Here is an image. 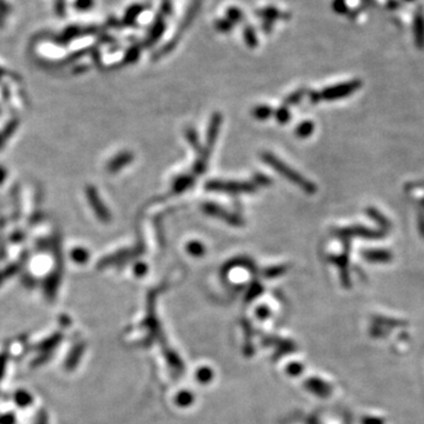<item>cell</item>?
<instances>
[{
    "mask_svg": "<svg viewBox=\"0 0 424 424\" xmlns=\"http://www.w3.org/2000/svg\"><path fill=\"white\" fill-rule=\"evenodd\" d=\"M262 159L264 163H266V164L271 166L272 169L277 171L281 176L285 177L287 181H290L291 183H294V184L299 186L303 191H305L306 193H310V194L316 192V185H315L314 183L305 180L302 174L296 172L294 169H291L290 166H287L285 163L276 157L275 154H272L270 152H264L262 154Z\"/></svg>",
    "mask_w": 424,
    "mask_h": 424,
    "instance_id": "obj_1",
    "label": "cell"
},
{
    "mask_svg": "<svg viewBox=\"0 0 424 424\" xmlns=\"http://www.w3.org/2000/svg\"><path fill=\"white\" fill-rule=\"evenodd\" d=\"M208 191L227 192V193H252L256 191V186L251 183L240 182H224V181H210L205 184Z\"/></svg>",
    "mask_w": 424,
    "mask_h": 424,
    "instance_id": "obj_2",
    "label": "cell"
},
{
    "mask_svg": "<svg viewBox=\"0 0 424 424\" xmlns=\"http://www.w3.org/2000/svg\"><path fill=\"white\" fill-rule=\"evenodd\" d=\"M360 87H361V81L352 80V81H348V83L336 85V86L326 87L320 93V96H321V99H325V100L341 99V98H344V97L350 96L351 93L359 90Z\"/></svg>",
    "mask_w": 424,
    "mask_h": 424,
    "instance_id": "obj_3",
    "label": "cell"
},
{
    "mask_svg": "<svg viewBox=\"0 0 424 424\" xmlns=\"http://www.w3.org/2000/svg\"><path fill=\"white\" fill-rule=\"evenodd\" d=\"M202 209H203V211L205 213H208V215L217 217V218L227 221V223L232 225V227H240V225L244 224V221L240 219L238 216L233 215V213H230L227 211V210L221 209L219 205H216L213 203H205L202 206Z\"/></svg>",
    "mask_w": 424,
    "mask_h": 424,
    "instance_id": "obj_4",
    "label": "cell"
},
{
    "mask_svg": "<svg viewBox=\"0 0 424 424\" xmlns=\"http://www.w3.org/2000/svg\"><path fill=\"white\" fill-rule=\"evenodd\" d=\"M414 38L419 50H424V11L418 7L414 15Z\"/></svg>",
    "mask_w": 424,
    "mask_h": 424,
    "instance_id": "obj_5",
    "label": "cell"
},
{
    "mask_svg": "<svg viewBox=\"0 0 424 424\" xmlns=\"http://www.w3.org/2000/svg\"><path fill=\"white\" fill-rule=\"evenodd\" d=\"M338 235L342 237H363V238H370V239H376V238H382L383 233L378 231H373L370 229H365L362 227H355V228H349V229H342L337 232Z\"/></svg>",
    "mask_w": 424,
    "mask_h": 424,
    "instance_id": "obj_6",
    "label": "cell"
},
{
    "mask_svg": "<svg viewBox=\"0 0 424 424\" xmlns=\"http://www.w3.org/2000/svg\"><path fill=\"white\" fill-rule=\"evenodd\" d=\"M364 258H367L371 262H389L392 258L390 251L386 250H369L363 252Z\"/></svg>",
    "mask_w": 424,
    "mask_h": 424,
    "instance_id": "obj_7",
    "label": "cell"
},
{
    "mask_svg": "<svg viewBox=\"0 0 424 424\" xmlns=\"http://www.w3.org/2000/svg\"><path fill=\"white\" fill-rule=\"evenodd\" d=\"M194 184V180L192 176H188V174H184V176H180L176 178V181L173 182V191L176 193H181L185 190L191 188Z\"/></svg>",
    "mask_w": 424,
    "mask_h": 424,
    "instance_id": "obj_8",
    "label": "cell"
},
{
    "mask_svg": "<svg viewBox=\"0 0 424 424\" xmlns=\"http://www.w3.org/2000/svg\"><path fill=\"white\" fill-rule=\"evenodd\" d=\"M314 129V123L310 122V120H306V122H303L297 126V129H296V135H297V137L299 138H308L309 136L313 135Z\"/></svg>",
    "mask_w": 424,
    "mask_h": 424,
    "instance_id": "obj_9",
    "label": "cell"
},
{
    "mask_svg": "<svg viewBox=\"0 0 424 424\" xmlns=\"http://www.w3.org/2000/svg\"><path fill=\"white\" fill-rule=\"evenodd\" d=\"M185 136H186V139H188V142L191 144V146L193 147V149L197 150V152L202 153V151L203 150H202L199 141H198V136H197L196 130H194L193 127H189V129H186Z\"/></svg>",
    "mask_w": 424,
    "mask_h": 424,
    "instance_id": "obj_10",
    "label": "cell"
},
{
    "mask_svg": "<svg viewBox=\"0 0 424 424\" xmlns=\"http://www.w3.org/2000/svg\"><path fill=\"white\" fill-rule=\"evenodd\" d=\"M186 250H188L190 255L194 256V257H200V256L204 255L205 248L200 242L192 240V242H190L188 243V245H186Z\"/></svg>",
    "mask_w": 424,
    "mask_h": 424,
    "instance_id": "obj_11",
    "label": "cell"
},
{
    "mask_svg": "<svg viewBox=\"0 0 424 424\" xmlns=\"http://www.w3.org/2000/svg\"><path fill=\"white\" fill-rule=\"evenodd\" d=\"M271 115H272V108L270 106H266V105H260V106H257L256 108H254V111H252V116L259 120L267 119Z\"/></svg>",
    "mask_w": 424,
    "mask_h": 424,
    "instance_id": "obj_12",
    "label": "cell"
},
{
    "mask_svg": "<svg viewBox=\"0 0 424 424\" xmlns=\"http://www.w3.org/2000/svg\"><path fill=\"white\" fill-rule=\"evenodd\" d=\"M131 159H132V154H130V153H123V154H120L119 157L117 158V161H115L114 163H112L111 169H114L115 171L118 170L119 167H122L124 165H126L127 163H130Z\"/></svg>",
    "mask_w": 424,
    "mask_h": 424,
    "instance_id": "obj_13",
    "label": "cell"
},
{
    "mask_svg": "<svg viewBox=\"0 0 424 424\" xmlns=\"http://www.w3.org/2000/svg\"><path fill=\"white\" fill-rule=\"evenodd\" d=\"M275 116H276V119H277L281 124H286L290 119V112L285 106L279 107L278 110L275 112Z\"/></svg>",
    "mask_w": 424,
    "mask_h": 424,
    "instance_id": "obj_14",
    "label": "cell"
},
{
    "mask_svg": "<svg viewBox=\"0 0 424 424\" xmlns=\"http://www.w3.org/2000/svg\"><path fill=\"white\" fill-rule=\"evenodd\" d=\"M304 93H305L304 88H303V90L301 88V90L294 92L293 95H290L285 99V104L286 105H297L299 102H301L303 97H304Z\"/></svg>",
    "mask_w": 424,
    "mask_h": 424,
    "instance_id": "obj_15",
    "label": "cell"
},
{
    "mask_svg": "<svg viewBox=\"0 0 424 424\" xmlns=\"http://www.w3.org/2000/svg\"><path fill=\"white\" fill-rule=\"evenodd\" d=\"M367 212L369 213V216H370L373 220L378 221V223L382 225V227H386V225L388 227V225H389L388 219L386 218V217H383L382 215H381V213L377 211V210L370 208V209L367 210Z\"/></svg>",
    "mask_w": 424,
    "mask_h": 424,
    "instance_id": "obj_16",
    "label": "cell"
},
{
    "mask_svg": "<svg viewBox=\"0 0 424 424\" xmlns=\"http://www.w3.org/2000/svg\"><path fill=\"white\" fill-rule=\"evenodd\" d=\"M255 182L259 185H269V184H271V181H270L269 177L264 176V174H259V173L256 174V176H255Z\"/></svg>",
    "mask_w": 424,
    "mask_h": 424,
    "instance_id": "obj_17",
    "label": "cell"
},
{
    "mask_svg": "<svg viewBox=\"0 0 424 424\" xmlns=\"http://www.w3.org/2000/svg\"><path fill=\"white\" fill-rule=\"evenodd\" d=\"M333 7L334 10L337 11V12H341V13H344L345 11H347V5H345V0H336L333 4Z\"/></svg>",
    "mask_w": 424,
    "mask_h": 424,
    "instance_id": "obj_18",
    "label": "cell"
},
{
    "mask_svg": "<svg viewBox=\"0 0 424 424\" xmlns=\"http://www.w3.org/2000/svg\"><path fill=\"white\" fill-rule=\"evenodd\" d=\"M400 6V0H389L387 7L389 10H396Z\"/></svg>",
    "mask_w": 424,
    "mask_h": 424,
    "instance_id": "obj_19",
    "label": "cell"
},
{
    "mask_svg": "<svg viewBox=\"0 0 424 424\" xmlns=\"http://www.w3.org/2000/svg\"><path fill=\"white\" fill-rule=\"evenodd\" d=\"M309 97H310V100H311V102H313L314 104H316V103H318V102H320V100H321V96H320V93H317V92H310Z\"/></svg>",
    "mask_w": 424,
    "mask_h": 424,
    "instance_id": "obj_20",
    "label": "cell"
},
{
    "mask_svg": "<svg viewBox=\"0 0 424 424\" xmlns=\"http://www.w3.org/2000/svg\"><path fill=\"white\" fill-rule=\"evenodd\" d=\"M418 225H419V231H421L422 236L424 237V217L422 215H419V218H418Z\"/></svg>",
    "mask_w": 424,
    "mask_h": 424,
    "instance_id": "obj_21",
    "label": "cell"
},
{
    "mask_svg": "<svg viewBox=\"0 0 424 424\" xmlns=\"http://www.w3.org/2000/svg\"><path fill=\"white\" fill-rule=\"evenodd\" d=\"M403 2H406V3H414L415 0H403Z\"/></svg>",
    "mask_w": 424,
    "mask_h": 424,
    "instance_id": "obj_22",
    "label": "cell"
}]
</instances>
